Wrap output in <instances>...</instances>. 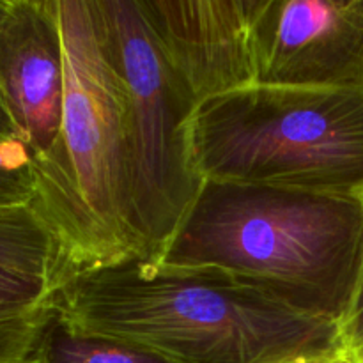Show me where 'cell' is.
I'll list each match as a JSON object with an SVG mask.
<instances>
[{
	"label": "cell",
	"mask_w": 363,
	"mask_h": 363,
	"mask_svg": "<svg viewBox=\"0 0 363 363\" xmlns=\"http://www.w3.org/2000/svg\"><path fill=\"white\" fill-rule=\"evenodd\" d=\"M57 318L73 332L123 340L172 363H282L342 351L332 323L233 277L145 259L71 277L57 294Z\"/></svg>",
	"instance_id": "obj_1"
},
{
	"label": "cell",
	"mask_w": 363,
	"mask_h": 363,
	"mask_svg": "<svg viewBox=\"0 0 363 363\" xmlns=\"http://www.w3.org/2000/svg\"><path fill=\"white\" fill-rule=\"evenodd\" d=\"M147 262L233 277L340 328L363 280V199L202 181Z\"/></svg>",
	"instance_id": "obj_2"
},
{
	"label": "cell",
	"mask_w": 363,
	"mask_h": 363,
	"mask_svg": "<svg viewBox=\"0 0 363 363\" xmlns=\"http://www.w3.org/2000/svg\"><path fill=\"white\" fill-rule=\"evenodd\" d=\"M66 71L62 124L34 160L32 206L59 241L64 284L103 266L147 259L131 223L124 101L94 0H57Z\"/></svg>",
	"instance_id": "obj_3"
},
{
	"label": "cell",
	"mask_w": 363,
	"mask_h": 363,
	"mask_svg": "<svg viewBox=\"0 0 363 363\" xmlns=\"http://www.w3.org/2000/svg\"><path fill=\"white\" fill-rule=\"evenodd\" d=\"M202 181L363 199V92L254 84L188 123Z\"/></svg>",
	"instance_id": "obj_4"
},
{
	"label": "cell",
	"mask_w": 363,
	"mask_h": 363,
	"mask_svg": "<svg viewBox=\"0 0 363 363\" xmlns=\"http://www.w3.org/2000/svg\"><path fill=\"white\" fill-rule=\"evenodd\" d=\"M103 46L124 101L131 223L155 259L194 204L202 179L188 155L197 105L163 57L137 0H94Z\"/></svg>",
	"instance_id": "obj_5"
},
{
	"label": "cell",
	"mask_w": 363,
	"mask_h": 363,
	"mask_svg": "<svg viewBox=\"0 0 363 363\" xmlns=\"http://www.w3.org/2000/svg\"><path fill=\"white\" fill-rule=\"evenodd\" d=\"M163 57L195 101L257 84L259 18L266 0H137Z\"/></svg>",
	"instance_id": "obj_6"
},
{
	"label": "cell",
	"mask_w": 363,
	"mask_h": 363,
	"mask_svg": "<svg viewBox=\"0 0 363 363\" xmlns=\"http://www.w3.org/2000/svg\"><path fill=\"white\" fill-rule=\"evenodd\" d=\"M257 84L363 92V0H266Z\"/></svg>",
	"instance_id": "obj_7"
},
{
	"label": "cell",
	"mask_w": 363,
	"mask_h": 363,
	"mask_svg": "<svg viewBox=\"0 0 363 363\" xmlns=\"http://www.w3.org/2000/svg\"><path fill=\"white\" fill-rule=\"evenodd\" d=\"M64 92L57 0H9L0 21V105L34 160L59 137Z\"/></svg>",
	"instance_id": "obj_8"
},
{
	"label": "cell",
	"mask_w": 363,
	"mask_h": 363,
	"mask_svg": "<svg viewBox=\"0 0 363 363\" xmlns=\"http://www.w3.org/2000/svg\"><path fill=\"white\" fill-rule=\"evenodd\" d=\"M59 291L50 279L0 269V363H35Z\"/></svg>",
	"instance_id": "obj_9"
},
{
	"label": "cell",
	"mask_w": 363,
	"mask_h": 363,
	"mask_svg": "<svg viewBox=\"0 0 363 363\" xmlns=\"http://www.w3.org/2000/svg\"><path fill=\"white\" fill-rule=\"evenodd\" d=\"M0 269L64 286L59 241L32 204L0 208Z\"/></svg>",
	"instance_id": "obj_10"
},
{
	"label": "cell",
	"mask_w": 363,
	"mask_h": 363,
	"mask_svg": "<svg viewBox=\"0 0 363 363\" xmlns=\"http://www.w3.org/2000/svg\"><path fill=\"white\" fill-rule=\"evenodd\" d=\"M35 363H172L144 347L110 339L78 333L59 318L50 321L34 357Z\"/></svg>",
	"instance_id": "obj_11"
},
{
	"label": "cell",
	"mask_w": 363,
	"mask_h": 363,
	"mask_svg": "<svg viewBox=\"0 0 363 363\" xmlns=\"http://www.w3.org/2000/svg\"><path fill=\"white\" fill-rule=\"evenodd\" d=\"M35 195L34 155L14 131L0 128V208L32 204Z\"/></svg>",
	"instance_id": "obj_12"
},
{
	"label": "cell",
	"mask_w": 363,
	"mask_h": 363,
	"mask_svg": "<svg viewBox=\"0 0 363 363\" xmlns=\"http://www.w3.org/2000/svg\"><path fill=\"white\" fill-rule=\"evenodd\" d=\"M340 346L350 363H363V280L350 315L340 326Z\"/></svg>",
	"instance_id": "obj_13"
},
{
	"label": "cell",
	"mask_w": 363,
	"mask_h": 363,
	"mask_svg": "<svg viewBox=\"0 0 363 363\" xmlns=\"http://www.w3.org/2000/svg\"><path fill=\"white\" fill-rule=\"evenodd\" d=\"M282 363H350L347 357L339 351V353H330V354H315V357H300L293 358V360H287Z\"/></svg>",
	"instance_id": "obj_14"
},
{
	"label": "cell",
	"mask_w": 363,
	"mask_h": 363,
	"mask_svg": "<svg viewBox=\"0 0 363 363\" xmlns=\"http://www.w3.org/2000/svg\"><path fill=\"white\" fill-rule=\"evenodd\" d=\"M0 128H2V130H11L9 123H7L6 116H4V110H2V105H0ZM11 131H13V130H11Z\"/></svg>",
	"instance_id": "obj_15"
},
{
	"label": "cell",
	"mask_w": 363,
	"mask_h": 363,
	"mask_svg": "<svg viewBox=\"0 0 363 363\" xmlns=\"http://www.w3.org/2000/svg\"><path fill=\"white\" fill-rule=\"evenodd\" d=\"M7 7H9V0H0V21H2L4 14H6Z\"/></svg>",
	"instance_id": "obj_16"
}]
</instances>
